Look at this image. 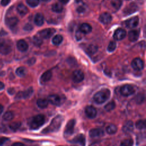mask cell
Here are the masks:
<instances>
[{"label":"cell","mask_w":146,"mask_h":146,"mask_svg":"<svg viewBox=\"0 0 146 146\" xmlns=\"http://www.w3.org/2000/svg\"><path fill=\"white\" fill-rule=\"evenodd\" d=\"M84 78L83 72L81 70H75L72 73V79L75 83H79L82 82Z\"/></svg>","instance_id":"11"},{"label":"cell","mask_w":146,"mask_h":146,"mask_svg":"<svg viewBox=\"0 0 146 146\" xmlns=\"http://www.w3.org/2000/svg\"><path fill=\"white\" fill-rule=\"evenodd\" d=\"M55 31H56L55 29H51V28L45 29L39 31V36L41 38L48 39L55 33Z\"/></svg>","instance_id":"8"},{"label":"cell","mask_w":146,"mask_h":146,"mask_svg":"<svg viewBox=\"0 0 146 146\" xmlns=\"http://www.w3.org/2000/svg\"><path fill=\"white\" fill-rule=\"evenodd\" d=\"M11 45L3 39H0V52L3 55H7L11 51Z\"/></svg>","instance_id":"4"},{"label":"cell","mask_w":146,"mask_h":146,"mask_svg":"<svg viewBox=\"0 0 146 146\" xmlns=\"http://www.w3.org/2000/svg\"><path fill=\"white\" fill-rule=\"evenodd\" d=\"M36 104L39 108H45L47 107L48 104V102L46 99H39L36 102Z\"/></svg>","instance_id":"28"},{"label":"cell","mask_w":146,"mask_h":146,"mask_svg":"<svg viewBox=\"0 0 146 146\" xmlns=\"http://www.w3.org/2000/svg\"><path fill=\"white\" fill-rule=\"evenodd\" d=\"M33 93V87H30L25 91H20L18 92L16 95L15 98L17 99H27L30 98Z\"/></svg>","instance_id":"7"},{"label":"cell","mask_w":146,"mask_h":146,"mask_svg":"<svg viewBox=\"0 0 146 146\" xmlns=\"http://www.w3.org/2000/svg\"><path fill=\"white\" fill-rule=\"evenodd\" d=\"M75 2H76V3H79V2H80L81 1H82L83 0H75Z\"/></svg>","instance_id":"54"},{"label":"cell","mask_w":146,"mask_h":146,"mask_svg":"<svg viewBox=\"0 0 146 146\" xmlns=\"http://www.w3.org/2000/svg\"><path fill=\"white\" fill-rule=\"evenodd\" d=\"M126 31L125 30L121 28L117 29L115 30L113 34V38L116 40H120L124 39L126 36Z\"/></svg>","instance_id":"13"},{"label":"cell","mask_w":146,"mask_h":146,"mask_svg":"<svg viewBox=\"0 0 146 146\" xmlns=\"http://www.w3.org/2000/svg\"><path fill=\"white\" fill-rule=\"evenodd\" d=\"M17 47L19 51L21 52H25L29 48V46L25 40L23 39H21L17 42Z\"/></svg>","instance_id":"18"},{"label":"cell","mask_w":146,"mask_h":146,"mask_svg":"<svg viewBox=\"0 0 146 146\" xmlns=\"http://www.w3.org/2000/svg\"><path fill=\"white\" fill-rule=\"evenodd\" d=\"M83 34H89L92 31V27L91 26L86 23H82L80 27V30H79Z\"/></svg>","instance_id":"23"},{"label":"cell","mask_w":146,"mask_h":146,"mask_svg":"<svg viewBox=\"0 0 146 146\" xmlns=\"http://www.w3.org/2000/svg\"><path fill=\"white\" fill-rule=\"evenodd\" d=\"M85 113L86 116L90 119H94L96 117L97 114V111L96 108L92 106H88L86 107L85 109Z\"/></svg>","instance_id":"14"},{"label":"cell","mask_w":146,"mask_h":146,"mask_svg":"<svg viewBox=\"0 0 146 146\" xmlns=\"http://www.w3.org/2000/svg\"><path fill=\"white\" fill-rule=\"evenodd\" d=\"M127 1H129V0H127Z\"/></svg>","instance_id":"55"},{"label":"cell","mask_w":146,"mask_h":146,"mask_svg":"<svg viewBox=\"0 0 146 146\" xmlns=\"http://www.w3.org/2000/svg\"><path fill=\"white\" fill-rule=\"evenodd\" d=\"M14 117V114L11 111H7L5 112L3 115V120L6 121H10Z\"/></svg>","instance_id":"33"},{"label":"cell","mask_w":146,"mask_h":146,"mask_svg":"<svg viewBox=\"0 0 146 146\" xmlns=\"http://www.w3.org/2000/svg\"><path fill=\"white\" fill-rule=\"evenodd\" d=\"M47 100L48 103H50L54 106H60L62 102L60 96L56 94H52L48 96Z\"/></svg>","instance_id":"9"},{"label":"cell","mask_w":146,"mask_h":146,"mask_svg":"<svg viewBox=\"0 0 146 146\" xmlns=\"http://www.w3.org/2000/svg\"><path fill=\"white\" fill-rule=\"evenodd\" d=\"M133 140L131 139H127L122 141L121 143V146H132L133 145Z\"/></svg>","instance_id":"39"},{"label":"cell","mask_w":146,"mask_h":146,"mask_svg":"<svg viewBox=\"0 0 146 146\" xmlns=\"http://www.w3.org/2000/svg\"><path fill=\"white\" fill-rule=\"evenodd\" d=\"M63 36L60 35H56L52 39V42L54 45H59L63 41Z\"/></svg>","instance_id":"30"},{"label":"cell","mask_w":146,"mask_h":146,"mask_svg":"<svg viewBox=\"0 0 146 146\" xmlns=\"http://www.w3.org/2000/svg\"><path fill=\"white\" fill-rule=\"evenodd\" d=\"M10 1L11 0H1V4L3 6H6L10 3Z\"/></svg>","instance_id":"46"},{"label":"cell","mask_w":146,"mask_h":146,"mask_svg":"<svg viewBox=\"0 0 146 146\" xmlns=\"http://www.w3.org/2000/svg\"><path fill=\"white\" fill-rule=\"evenodd\" d=\"M17 11L18 13L21 15H26L28 12V9L26 6H25L22 3H20L17 6Z\"/></svg>","instance_id":"26"},{"label":"cell","mask_w":146,"mask_h":146,"mask_svg":"<svg viewBox=\"0 0 146 146\" xmlns=\"http://www.w3.org/2000/svg\"><path fill=\"white\" fill-rule=\"evenodd\" d=\"M82 34H83V33L80 30H79L78 31L76 32V38L77 40H79L81 39V38L82 37Z\"/></svg>","instance_id":"45"},{"label":"cell","mask_w":146,"mask_h":146,"mask_svg":"<svg viewBox=\"0 0 146 146\" xmlns=\"http://www.w3.org/2000/svg\"><path fill=\"white\" fill-rule=\"evenodd\" d=\"M52 10L55 13H61L63 11V6L59 3H55L52 5Z\"/></svg>","instance_id":"29"},{"label":"cell","mask_w":146,"mask_h":146,"mask_svg":"<svg viewBox=\"0 0 146 146\" xmlns=\"http://www.w3.org/2000/svg\"><path fill=\"white\" fill-rule=\"evenodd\" d=\"M70 0H59V1L63 4H66Z\"/></svg>","instance_id":"50"},{"label":"cell","mask_w":146,"mask_h":146,"mask_svg":"<svg viewBox=\"0 0 146 146\" xmlns=\"http://www.w3.org/2000/svg\"><path fill=\"white\" fill-rule=\"evenodd\" d=\"M98 49V48L96 45L90 44L87 47V51L88 54H89L90 55H93L97 52Z\"/></svg>","instance_id":"32"},{"label":"cell","mask_w":146,"mask_h":146,"mask_svg":"<svg viewBox=\"0 0 146 146\" xmlns=\"http://www.w3.org/2000/svg\"><path fill=\"white\" fill-rule=\"evenodd\" d=\"M122 130L125 133H129L133 130V124L132 121H127L123 126Z\"/></svg>","instance_id":"20"},{"label":"cell","mask_w":146,"mask_h":146,"mask_svg":"<svg viewBox=\"0 0 146 146\" xmlns=\"http://www.w3.org/2000/svg\"><path fill=\"white\" fill-rule=\"evenodd\" d=\"M8 92L10 94H13L14 92V90L13 88H9L8 90Z\"/></svg>","instance_id":"49"},{"label":"cell","mask_w":146,"mask_h":146,"mask_svg":"<svg viewBox=\"0 0 146 146\" xmlns=\"http://www.w3.org/2000/svg\"><path fill=\"white\" fill-rule=\"evenodd\" d=\"M136 127L139 129H144L145 127V120H138L136 123Z\"/></svg>","instance_id":"38"},{"label":"cell","mask_w":146,"mask_h":146,"mask_svg":"<svg viewBox=\"0 0 146 146\" xmlns=\"http://www.w3.org/2000/svg\"><path fill=\"white\" fill-rule=\"evenodd\" d=\"M63 121V118L61 115H57L51 121L50 125L42 131V133H46L58 131Z\"/></svg>","instance_id":"1"},{"label":"cell","mask_w":146,"mask_h":146,"mask_svg":"<svg viewBox=\"0 0 146 146\" xmlns=\"http://www.w3.org/2000/svg\"><path fill=\"white\" fill-rule=\"evenodd\" d=\"M40 1H42V2H50L51 0H40Z\"/></svg>","instance_id":"53"},{"label":"cell","mask_w":146,"mask_h":146,"mask_svg":"<svg viewBox=\"0 0 146 146\" xmlns=\"http://www.w3.org/2000/svg\"><path fill=\"white\" fill-rule=\"evenodd\" d=\"M34 22L35 25L38 26H42L44 23L43 16L40 13L36 14L34 18Z\"/></svg>","instance_id":"25"},{"label":"cell","mask_w":146,"mask_h":146,"mask_svg":"<svg viewBox=\"0 0 146 146\" xmlns=\"http://www.w3.org/2000/svg\"><path fill=\"white\" fill-rule=\"evenodd\" d=\"M116 47V43L113 41H111L110 42V43L108 45L107 50H108V51L111 52H113L115 50Z\"/></svg>","instance_id":"40"},{"label":"cell","mask_w":146,"mask_h":146,"mask_svg":"<svg viewBox=\"0 0 146 146\" xmlns=\"http://www.w3.org/2000/svg\"><path fill=\"white\" fill-rule=\"evenodd\" d=\"M3 110V107L1 104H0V114L2 113Z\"/></svg>","instance_id":"52"},{"label":"cell","mask_w":146,"mask_h":146,"mask_svg":"<svg viewBox=\"0 0 146 146\" xmlns=\"http://www.w3.org/2000/svg\"><path fill=\"white\" fill-rule=\"evenodd\" d=\"M71 142L75 144H79L82 146H85L86 145L85 136L82 134H79L77 136H76L71 140Z\"/></svg>","instance_id":"16"},{"label":"cell","mask_w":146,"mask_h":146,"mask_svg":"<svg viewBox=\"0 0 146 146\" xmlns=\"http://www.w3.org/2000/svg\"><path fill=\"white\" fill-rule=\"evenodd\" d=\"M15 72H16V74L18 76L23 77V76H25L27 74V70L26 68H25V67L21 66V67H19L17 68Z\"/></svg>","instance_id":"27"},{"label":"cell","mask_w":146,"mask_h":146,"mask_svg":"<svg viewBox=\"0 0 146 146\" xmlns=\"http://www.w3.org/2000/svg\"><path fill=\"white\" fill-rule=\"evenodd\" d=\"M120 92L123 96H128L134 94L135 89L131 85L125 84L121 87Z\"/></svg>","instance_id":"6"},{"label":"cell","mask_w":146,"mask_h":146,"mask_svg":"<svg viewBox=\"0 0 146 146\" xmlns=\"http://www.w3.org/2000/svg\"><path fill=\"white\" fill-rule=\"evenodd\" d=\"M45 117L43 115H38L33 117L30 123V127L32 129H36L41 127L44 122Z\"/></svg>","instance_id":"3"},{"label":"cell","mask_w":146,"mask_h":146,"mask_svg":"<svg viewBox=\"0 0 146 146\" xmlns=\"http://www.w3.org/2000/svg\"><path fill=\"white\" fill-rule=\"evenodd\" d=\"M117 131V127L114 124H110L106 128V132L110 135H113Z\"/></svg>","instance_id":"31"},{"label":"cell","mask_w":146,"mask_h":146,"mask_svg":"<svg viewBox=\"0 0 146 146\" xmlns=\"http://www.w3.org/2000/svg\"><path fill=\"white\" fill-rule=\"evenodd\" d=\"M11 146H25L23 144H22V143H19V142H17V143H13Z\"/></svg>","instance_id":"48"},{"label":"cell","mask_w":146,"mask_h":146,"mask_svg":"<svg viewBox=\"0 0 146 146\" xmlns=\"http://www.w3.org/2000/svg\"><path fill=\"white\" fill-rule=\"evenodd\" d=\"M5 87V85L3 84V83H2V82L0 81V90H2Z\"/></svg>","instance_id":"51"},{"label":"cell","mask_w":146,"mask_h":146,"mask_svg":"<svg viewBox=\"0 0 146 146\" xmlns=\"http://www.w3.org/2000/svg\"><path fill=\"white\" fill-rule=\"evenodd\" d=\"M139 36V33L138 31L133 30L128 33V39L131 42L136 41Z\"/></svg>","instance_id":"21"},{"label":"cell","mask_w":146,"mask_h":146,"mask_svg":"<svg viewBox=\"0 0 146 146\" xmlns=\"http://www.w3.org/2000/svg\"><path fill=\"white\" fill-rule=\"evenodd\" d=\"M131 66L134 70L140 71L144 68V62L140 58H136L132 61Z\"/></svg>","instance_id":"10"},{"label":"cell","mask_w":146,"mask_h":146,"mask_svg":"<svg viewBox=\"0 0 146 146\" xmlns=\"http://www.w3.org/2000/svg\"><path fill=\"white\" fill-rule=\"evenodd\" d=\"M115 107V103L113 101H111L107 103L105 106H104V109L107 111H111L113 110Z\"/></svg>","instance_id":"36"},{"label":"cell","mask_w":146,"mask_h":146,"mask_svg":"<svg viewBox=\"0 0 146 146\" xmlns=\"http://www.w3.org/2000/svg\"><path fill=\"white\" fill-rule=\"evenodd\" d=\"M21 125V122H18V121H15V122H13L12 123H11L9 125V128L13 131H16L17 129H18L19 128V127Z\"/></svg>","instance_id":"34"},{"label":"cell","mask_w":146,"mask_h":146,"mask_svg":"<svg viewBox=\"0 0 146 146\" xmlns=\"http://www.w3.org/2000/svg\"><path fill=\"white\" fill-rule=\"evenodd\" d=\"M7 140H8V138L7 137H0V146H2Z\"/></svg>","instance_id":"44"},{"label":"cell","mask_w":146,"mask_h":146,"mask_svg":"<svg viewBox=\"0 0 146 146\" xmlns=\"http://www.w3.org/2000/svg\"><path fill=\"white\" fill-rule=\"evenodd\" d=\"M33 43L35 46H39L42 43V39L38 35H35L33 37Z\"/></svg>","instance_id":"37"},{"label":"cell","mask_w":146,"mask_h":146,"mask_svg":"<svg viewBox=\"0 0 146 146\" xmlns=\"http://www.w3.org/2000/svg\"><path fill=\"white\" fill-rule=\"evenodd\" d=\"M75 123L76 121L74 119H72L68 121L64 131V135L65 136H69L72 134L74 130Z\"/></svg>","instance_id":"5"},{"label":"cell","mask_w":146,"mask_h":146,"mask_svg":"<svg viewBox=\"0 0 146 146\" xmlns=\"http://www.w3.org/2000/svg\"><path fill=\"white\" fill-rule=\"evenodd\" d=\"M139 17L137 16H135L127 20L125 22V25L128 28L132 29L137 27V26L139 24Z\"/></svg>","instance_id":"12"},{"label":"cell","mask_w":146,"mask_h":146,"mask_svg":"<svg viewBox=\"0 0 146 146\" xmlns=\"http://www.w3.org/2000/svg\"><path fill=\"white\" fill-rule=\"evenodd\" d=\"M26 2L30 7H35L38 5L39 0H26Z\"/></svg>","instance_id":"41"},{"label":"cell","mask_w":146,"mask_h":146,"mask_svg":"<svg viewBox=\"0 0 146 146\" xmlns=\"http://www.w3.org/2000/svg\"><path fill=\"white\" fill-rule=\"evenodd\" d=\"M122 4V2L121 0H112L111 1V5L113 8L116 10H118L120 9Z\"/></svg>","instance_id":"35"},{"label":"cell","mask_w":146,"mask_h":146,"mask_svg":"<svg viewBox=\"0 0 146 146\" xmlns=\"http://www.w3.org/2000/svg\"><path fill=\"white\" fill-rule=\"evenodd\" d=\"M99 19L103 24H108L112 21V16L108 13H103L99 16Z\"/></svg>","instance_id":"15"},{"label":"cell","mask_w":146,"mask_h":146,"mask_svg":"<svg viewBox=\"0 0 146 146\" xmlns=\"http://www.w3.org/2000/svg\"><path fill=\"white\" fill-rule=\"evenodd\" d=\"M144 99V96L142 94H140V95H138L137 96H136L135 100H136V102L137 103L140 104V103H141L143 102Z\"/></svg>","instance_id":"42"},{"label":"cell","mask_w":146,"mask_h":146,"mask_svg":"<svg viewBox=\"0 0 146 146\" xmlns=\"http://www.w3.org/2000/svg\"><path fill=\"white\" fill-rule=\"evenodd\" d=\"M110 96V91L108 89H103L94 95V99L96 103L102 104L107 101Z\"/></svg>","instance_id":"2"},{"label":"cell","mask_w":146,"mask_h":146,"mask_svg":"<svg viewBox=\"0 0 146 146\" xmlns=\"http://www.w3.org/2000/svg\"><path fill=\"white\" fill-rule=\"evenodd\" d=\"M19 21L16 17H10L6 19V24L10 28H13L17 26Z\"/></svg>","instance_id":"19"},{"label":"cell","mask_w":146,"mask_h":146,"mask_svg":"<svg viewBox=\"0 0 146 146\" xmlns=\"http://www.w3.org/2000/svg\"><path fill=\"white\" fill-rule=\"evenodd\" d=\"M33 26L30 23H26L23 27V30L26 31H30L33 30Z\"/></svg>","instance_id":"43"},{"label":"cell","mask_w":146,"mask_h":146,"mask_svg":"<svg viewBox=\"0 0 146 146\" xmlns=\"http://www.w3.org/2000/svg\"><path fill=\"white\" fill-rule=\"evenodd\" d=\"M104 131L100 128H93L89 131V135L91 137H101L104 135Z\"/></svg>","instance_id":"17"},{"label":"cell","mask_w":146,"mask_h":146,"mask_svg":"<svg viewBox=\"0 0 146 146\" xmlns=\"http://www.w3.org/2000/svg\"><path fill=\"white\" fill-rule=\"evenodd\" d=\"M136 10H137V6L135 3H131L125 8L124 10V13L126 15L127 14L129 15L135 12Z\"/></svg>","instance_id":"22"},{"label":"cell","mask_w":146,"mask_h":146,"mask_svg":"<svg viewBox=\"0 0 146 146\" xmlns=\"http://www.w3.org/2000/svg\"><path fill=\"white\" fill-rule=\"evenodd\" d=\"M84 10H85V8L83 6H79L78 8H77V12L79 13H82L84 11Z\"/></svg>","instance_id":"47"},{"label":"cell","mask_w":146,"mask_h":146,"mask_svg":"<svg viewBox=\"0 0 146 146\" xmlns=\"http://www.w3.org/2000/svg\"><path fill=\"white\" fill-rule=\"evenodd\" d=\"M52 77V72L51 71H47L44 72L40 77V81L42 83H45L49 81Z\"/></svg>","instance_id":"24"}]
</instances>
